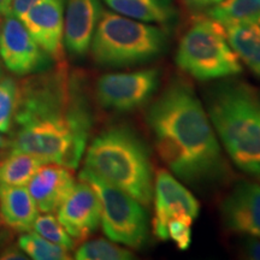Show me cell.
Here are the masks:
<instances>
[{
  "instance_id": "cell-17",
  "label": "cell",
  "mask_w": 260,
  "mask_h": 260,
  "mask_svg": "<svg viewBox=\"0 0 260 260\" xmlns=\"http://www.w3.org/2000/svg\"><path fill=\"white\" fill-rule=\"evenodd\" d=\"M226 40L252 73L260 76V22L254 19L224 24Z\"/></svg>"
},
{
  "instance_id": "cell-3",
  "label": "cell",
  "mask_w": 260,
  "mask_h": 260,
  "mask_svg": "<svg viewBox=\"0 0 260 260\" xmlns=\"http://www.w3.org/2000/svg\"><path fill=\"white\" fill-rule=\"evenodd\" d=\"M83 170L124 191L144 206L153 199V168L147 147L133 129L113 125L86 148Z\"/></svg>"
},
{
  "instance_id": "cell-27",
  "label": "cell",
  "mask_w": 260,
  "mask_h": 260,
  "mask_svg": "<svg viewBox=\"0 0 260 260\" xmlns=\"http://www.w3.org/2000/svg\"><path fill=\"white\" fill-rule=\"evenodd\" d=\"M39 0H12L10 15L15 16L16 18H21L32 5H35Z\"/></svg>"
},
{
  "instance_id": "cell-20",
  "label": "cell",
  "mask_w": 260,
  "mask_h": 260,
  "mask_svg": "<svg viewBox=\"0 0 260 260\" xmlns=\"http://www.w3.org/2000/svg\"><path fill=\"white\" fill-rule=\"evenodd\" d=\"M207 15L223 25L247 19L256 21L260 18V0H223L211 8Z\"/></svg>"
},
{
  "instance_id": "cell-28",
  "label": "cell",
  "mask_w": 260,
  "mask_h": 260,
  "mask_svg": "<svg viewBox=\"0 0 260 260\" xmlns=\"http://www.w3.org/2000/svg\"><path fill=\"white\" fill-rule=\"evenodd\" d=\"M29 256L22 251L21 247L17 246H5L0 252V259L3 260H27Z\"/></svg>"
},
{
  "instance_id": "cell-11",
  "label": "cell",
  "mask_w": 260,
  "mask_h": 260,
  "mask_svg": "<svg viewBox=\"0 0 260 260\" xmlns=\"http://www.w3.org/2000/svg\"><path fill=\"white\" fill-rule=\"evenodd\" d=\"M57 218L76 242L88 239L102 222V204L94 188L80 180L57 210Z\"/></svg>"
},
{
  "instance_id": "cell-24",
  "label": "cell",
  "mask_w": 260,
  "mask_h": 260,
  "mask_svg": "<svg viewBox=\"0 0 260 260\" xmlns=\"http://www.w3.org/2000/svg\"><path fill=\"white\" fill-rule=\"evenodd\" d=\"M18 82L12 77L0 79V133H9L17 104Z\"/></svg>"
},
{
  "instance_id": "cell-30",
  "label": "cell",
  "mask_w": 260,
  "mask_h": 260,
  "mask_svg": "<svg viewBox=\"0 0 260 260\" xmlns=\"http://www.w3.org/2000/svg\"><path fill=\"white\" fill-rule=\"evenodd\" d=\"M12 0H0V15L9 16Z\"/></svg>"
},
{
  "instance_id": "cell-18",
  "label": "cell",
  "mask_w": 260,
  "mask_h": 260,
  "mask_svg": "<svg viewBox=\"0 0 260 260\" xmlns=\"http://www.w3.org/2000/svg\"><path fill=\"white\" fill-rule=\"evenodd\" d=\"M109 8L125 17L145 23L169 24L176 18L171 0H104Z\"/></svg>"
},
{
  "instance_id": "cell-19",
  "label": "cell",
  "mask_w": 260,
  "mask_h": 260,
  "mask_svg": "<svg viewBox=\"0 0 260 260\" xmlns=\"http://www.w3.org/2000/svg\"><path fill=\"white\" fill-rule=\"evenodd\" d=\"M44 160L27 153H10L0 161V184L27 186Z\"/></svg>"
},
{
  "instance_id": "cell-12",
  "label": "cell",
  "mask_w": 260,
  "mask_h": 260,
  "mask_svg": "<svg viewBox=\"0 0 260 260\" xmlns=\"http://www.w3.org/2000/svg\"><path fill=\"white\" fill-rule=\"evenodd\" d=\"M37 44L57 64L64 57V0H39L19 18Z\"/></svg>"
},
{
  "instance_id": "cell-25",
  "label": "cell",
  "mask_w": 260,
  "mask_h": 260,
  "mask_svg": "<svg viewBox=\"0 0 260 260\" xmlns=\"http://www.w3.org/2000/svg\"><path fill=\"white\" fill-rule=\"evenodd\" d=\"M193 222L194 220L187 218H172L168 222V240H172L181 251H186L189 248Z\"/></svg>"
},
{
  "instance_id": "cell-14",
  "label": "cell",
  "mask_w": 260,
  "mask_h": 260,
  "mask_svg": "<svg viewBox=\"0 0 260 260\" xmlns=\"http://www.w3.org/2000/svg\"><path fill=\"white\" fill-rule=\"evenodd\" d=\"M103 11L100 0H67L63 42L71 56L82 58L88 53Z\"/></svg>"
},
{
  "instance_id": "cell-6",
  "label": "cell",
  "mask_w": 260,
  "mask_h": 260,
  "mask_svg": "<svg viewBox=\"0 0 260 260\" xmlns=\"http://www.w3.org/2000/svg\"><path fill=\"white\" fill-rule=\"evenodd\" d=\"M177 67L198 81L222 80L242 73L240 58L226 40L225 29L212 18L197 19L181 38Z\"/></svg>"
},
{
  "instance_id": "cell-23",
  "label": "cell",
  "mask_w": 260,
  "mask_h": 260,
  "mask_svg": "<svg viewBox=\"0 0 260 260\" xmlns=\"http://www.w3.org/2000/svg\"><path fill=\"white\" fill-rule=\"evenodd\" d=\"M32 230L38 233L48 241L59 245L64 248L71 249L75 248L76 241L69 235V233L64 229L59 220L52 213H45L41 216H38L32 224Z\"/></svg>"
},
{
  "instance_id": "cell-7",
  "label": "cell",
  "mask_w": 260,
  "mask_h": 260,
  "mask_svg": "<svg viewBox=\"0 0 260 260\" xmlns=\"http://www.w3.org/2000/svg\"><path fill=\"white\" fill-rule=\"evenodd\" d=\"M80 180L96 191L102 204V226L109 240L129 248H141L148 237V213L145 206L124 191L83 170Z\"/></svg>"
},
{
  "instance_id": "cell-4",
  "label": "cell",
  "mask_w": 260,
  "mask_h": 260,
  "mask_svg": "<svg viewBox=\"0 0 260 260\" xmlns=\"http://www.w3.org/2000/svg\"><path fill=\"white\" fill-rule=\"evenodd\" d=\"M93 122L87 102L69 113L11 126L6 148L10 153H27L75 170L86 152Z\"/></svg>"
},
{
  "instance_id": "cell-15",
  "label": "cell",
  "mask_w": 260,
  "mask_h": 260,
  "mask_svg": "<svg viewBox=\"0 0 260 260\" xmlns=\"http://www.w3.org/2000/svg\"><path fill=\"white\" fill-rule=\"evenodd\" d=\"M73 171L64 165L46 162L35 172L27 186L40 212H57L76 184Z\"/></svg>"
},
{
  "instance_id": "cell-26",
  "label": "cell",
  "mask_w": 260,
  "mask_h": 260,
  "mask_svg": "<svg viewBox=\"0 0 260 260\" xmlns=\"http://www.w3.org/2000/svg\"><path fill=\"white\" fill-rule=\"evenodd\" d=\"M240 247H241V254L245 258L260 260V237L247 236Z\"/></svg>"
},
{
  "instance_id": "cell-32",
  "label": "cell",
  "mask_w": 260,
  "mask_h": 260,
  "mask_svg": "<svg viewBox=\"0 0 260 260\" xmlns=\"http://www.w3.org/2000/svg\"><path fill=\"white\" fill-rule=\"evenodd\" d=\"M2 226H3V224H2V220H0V245H2V242H3V239H4V237H3V235H4V233H3V230H2Z\"/></svg>"
},
{
  "instance_id": "cell-21",
  "label": "cell",
  "mask_w": 260,
  "mask_h": 260,
  "mask_svg": "<svg viewBox=\"0 0 260 260\" xmlns=\"http://www.w3.org/2000/svg\"><path fill=\"white\" fill-rule=\"evenodd\" d=\"M17 245L30 259L34 260H68L71 259L69 249L48 241L38 233H22Z\"/></svg>"
},
{
  "instance_id": "cell-31",
  "label": "cell",
  "mask_w": 260,
  "mask_h": 260,
  "mask_svg": "<svg viewBox=\"0 0 260 260\" xmlns=\"http://www.w3.org/2000/svg\"><path fill=\"white\" fill-rule=\"evenodd\" d=\"M8 147V139H5L4 136L0 135V148H6Z\"/></svg>"
},
{
  "instance_id": "cell-16",
  "label": "cell",
  "mask_w": 260,
  "mask_h": 260,
  "mask_svg": "<svg viewBox=\"0 0 260 260\" xmlns=\"http://www.w3.org/2000/svg\"><path fill=\"white\" fill-rule=\"evenodd\" d=\"M38 216V206L28 188L0 184V220L3 226L18 234L29 232Z\"/></svg>"
},
{
  "instance_id": "cell-13",
  "label": "cell",
  "mask_w": 260,
  "mask_h": 260,
  "mask_svg": "<svg viewBox=\"0 0 260 260\" xmlns=\"http://www.w3.org/2000/svg\"><path fill=\"white\" fill-rule=\"evenodd\" d=\"M220 218L226 230L237 235L260 237V184L236 183L220 204Z\"/></svg>"
},
{
  "instance_id": "cell-29",
  "label": "cell",
  "mask_w": 260,
  "mask_h": 260,
  "mask_svg": "<svg viewBox=\"0 0 260 260\" xmlns=\"http://www.w3.org/2000/svg\"><path fill=\"white\" fill-rule=\"evenodd\" d=\"M184 2L189 6H193V8H205V6H214L219 4L223 0H184Z\"/></svg>"
},
{
  "instance_id": "cell-10",
  "label": "cell",
  "mask_w": 260,
  "mask_h": 260,
  "mask_svg": "<svg viewBox=\"0 0 260 260\" xmlns=\"http://www.w3.org/2000/svg\"><path fill=\"white\" fill-rule=\"evenodd\" d=\"M154 217L152 229L159 240H168L167 225L172 218L195 220L200 212V204L193 193L168 170H159L153 186Z\"/></svg>"
},
{
  "instance_id": "cell-8",
  "label": "cell",
  "mask_w": 260,
  "mask_h": 260,
  "mask_svg": "<svg viewBox=\"0 0 260 260\" xmlns=\"http://www.w3.org/2000/svg\"><path fill=\"white\" fill-rule=\"evenodd\" d=\"M160 86V71L155 68L130 73L105 74L96 80L94 98L103 109L117 113L136 111L153 99Z\"/></svg>"
},
{
  "instance_id": "cell-2",
  "label": "cell",
  "mask_w": 260,
  "mask_h": 260,
  "mask_svg": "<svg viewBox=\"0 0 260 260\" xmlns=\"http://www.w3.org/2000/svg\"><path fill=\"white\" fill-rule=\"evenodd\" d=\"M206 112L234 164L260 177V95L251 84L230 77L206 92Z\"/></svg>"
},
{
  "instance_id": "cell-1",
  "label": "cell",
  "mask_w": 260,
  "mask_h": 260,
  "mask_svg": "<svg viewBox=\"0 0 260 260\" xmlns=\"http://www.w3.org/2000/svg\"><path fill=\"white\" fill-rule=\"evenodd\" d=\"M146 123L159 157L181 181L201 187L228 177L218 138L191 84L172 80L149 106Z\"/></svg>"
},
{
  "instance_id": "cell-9",
  "label": "cell",
  "mask_w": 260,
  "mask_h": 260,
  "mask_svg": "<svg viewBox=\"0 0 260 260\" xmlns=\"http://www.w3.org/2000/svg\"><path fill=\"white\" fill-rule=\"evenodd\" d=\"M0 29V58L10 73L27 76L51 68L52 58L15 16H5Z\"/></svg>"
},
{
  "instance_id": "cell-22",
  "label": "cell",
  "mask_w": 260,
  "mask_h": 260,
  "mask_svg": "<svg viewBox=\"0 0 260 260\" xmlns=\"http://www.w3.org/2000/svg\"><path fill=\"white\" fill-rule=\"evenodd\" d=\"M77 260H132L135 254L130 249L110 240L96 239L86 241L75 252Z\"/></svg>"
},
{
  "instance_id": "cell-5",
  "label": "cell",
  "mask_w": 260,
  "mask_h": 260,
  "mask_svg": "<svg viewBox=\"0 0 260 260\" xmlns=\"http://www.w3.org/2000/svg\"><path fill=\"white\" fill-rule=\"evenodd\" d=\"M167 44L168 35L162 28L103 11L90 44V54L102 67L128 68L154 60L162 54Z\"/></svg>"
},
{
  "instance_id": "cell-33",
  "label": "cell",
  "mask_w": 260,
  "mask_h": 260,
  "mask_svg": "<svg viewBox=\"0 0 260 260\" xmlns=\"http://www.w3.org/2000/svg\"><path fill=\"white\" fill-rule=\"evenodd\" d=\"M3 76H4V70H3V67H2V64H0V79H2Z\"/></svg>"
},
{
  "instance_id": "cell-34",
  "label": "cell",
  "mask_w": 260,
  "mask_h": 260,
  "mask_svg": "<svg viewBox=\"0 0 260 260\" xmlns=\"http://www.w3.org/2000/svg\"><path fill=\"white\" fill-rule=\"evenodd\" d=\"M256 21H258V22H260V18H259V19H256Z\"/></svg>"
}]
</instances>
